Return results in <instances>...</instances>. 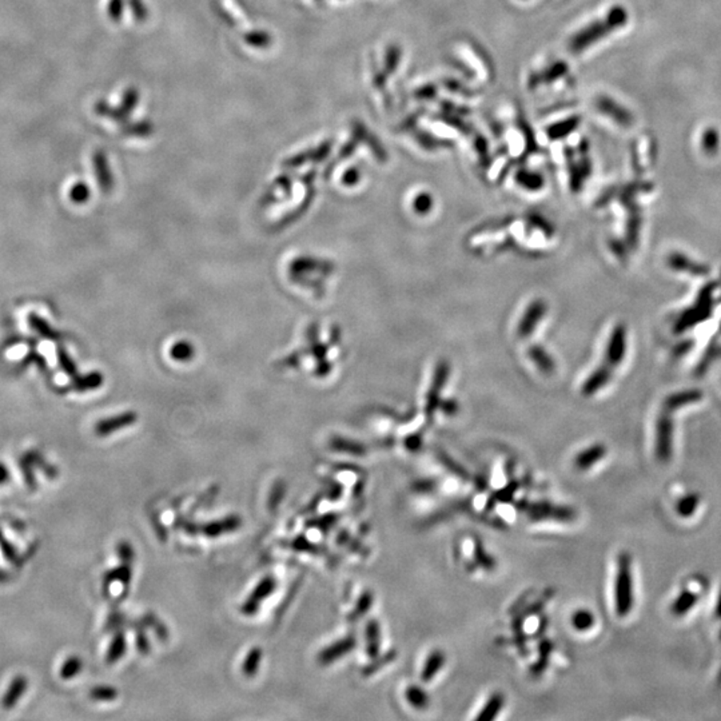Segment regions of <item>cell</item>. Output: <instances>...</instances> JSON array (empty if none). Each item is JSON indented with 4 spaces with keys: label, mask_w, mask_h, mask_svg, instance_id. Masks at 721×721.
Here are the masks:
<instances>
[{
    "label": "cell",
    "mask_w": 721,
    "mask_h": 721,
    "mask_svg": "<svg viewBox=\"0 0 721 721\" xmlns=\"http://www.w3.org/2000/svg\"><path fill=\"white\" fill-rule=\"evenodd\" d=\"M245 40L254 47H266L270 43V38L262 31H253L245 35Z\"/></svg>",
    "instance_id": "obj_40"
},
{
    "label": "cell",
    "mask_w": 721,
    "mask_h": 721,
    "mask_svg": "<svg viewBox=\"0 0 721 721\" xmlns=\"http://www.w3.org/2000/svg\"><path fill=\"white\" fill-rule=\"evenodd\" d=\"M701 146H703V150L707 153V154H715L717 153L719 147H720V134L719 131L713 127H710L707 130L703 132V137H701Z\"/></svg>",
    "instance_id": "obj_31"
},
{
    "label": "cell",
    "mask_w": 721,
    "mask_h": 721,
    "mask_svg": "<svg viewBox=\"0 0 721 721\" xmlns=\"http://www.w3.org/2000/svg\"><path fill=\"white\" fill-rule=\"evenodd\" d=\"M308 340H310V346H311V350L316 355L318 364H317V374L322 377V376H326L329 374L330 371V364L328 362L326 359V352H328V347H325V345H321L317 340V330L314 328H311L308 330Z\"/></svg>",
    "instance_id": "obj_16"
},
{
    "label": "cell",
    "mask_w": 721,
    "mask_h": 721,
    "mask_svg": "<svg viewBox=\"0 0 721 721\" xmlns=\"http://www.w3.org/2000/svg\"><path fill=\"white\" fill-rule=\"evenodd\" d=\"M91 696L95 700H100V701H113L118 696V692L113 686H96L91 692Z\"/></svg>",
    "instance_id": "obj_39"
},
{
    "label": "cell",
    "mask_w": 721,
    "mask_h": 721,
    "mask_svg": "<svg viewBox=\"0 0 721 721\" xmlns=\"http://www.w3.org/2000/svg\"><path fill=\"white\" fill-rule=\"evenodd\" d=\"M330 150V143H323L322 146H320L318 149H314V150H308L306 153H301V154L296 155L293 158H289L284 161V167H289V168H294V167H299V166L306 163V162H316V161H321L323 159L328 153Z\"/></svg>",
    "instance_id": "obj_17"
},
{
    "label": "cell",
    "mask_w": 721,
    "mask_h": 721,
    "mask_svg": "<svg viewBox=\"0 0 721 721\" xmlns=\"http://www.w3.org/2000/svg\"><path fill=\"white\" fill-rule=\"evenodd\" d=\"M546 302L543 299H534L532 304L525 310L520 323H519V335L520 338H526L536 330L537 325L543 321L546 314Z\"/></svg>",
    "instance_id": "obj_7"
},
{
    "label": "cell",
    "mask_w": 721,
    "mask_h": 721,
    "mask_svg": "<svg viewBox=\"0 0 721 721\" xmlns=\"http://www.w3.org/2000/svg\"><path fill=\"white\" fill-rule=\"evenodd\" d=\"M260 660H262V650L258 647L253 648V650H248V656L243 662V674H246L248 677H253L254 674L258 672V668H260Z\"/></svg>",
    "instance_id": "obj_33"
},
{
    "label": "cell",
    "mask_w": 721,
    "mask_h": 721,
    "mask_svg": "<svg viewBox=\"0 0 721 721\" xmlns=\"http://www.w3.org/2000/svg\"><path fill=\"white\" fill-rule=\"evenodd\" d=\"M698 596L695 592L686 591L681 592L676 599H674L672 606H671V612L674 613L676 617H684L686 613H689L698 604Z\"/></svg>",
    "instance_id": "obj_19"
},
{
    "label": "cell",
    "mask_w": 721,
    "mask_h": 721,
    "mask_svg": "<svg viewBox=\"0 0 721 721\" xmlns=\"http://www.w3.org/2000/svg\"><path fill=\"white\" fill-rule=\"evenodd\" d=\"M579 118L567 119V120H565V122H563L561 125H556V126H553V127L550 129V131H549V132H550L549 135H550L552 138L565 137V135H567V132L576 130V127L579 126Z\"/></svg>",
    "instance_id": "obj_36"
},
{
    "label": "cell",
    "mask_w": 721,
    "mask_h": 721,
    "mask_svg": "<svg viewBox=\"0 0 721 721\" xmlns=\"http://www.w3.org/2000/svg\"><path fill=\"white\" fill-rule=\"evenodd\" d=\"M82 669V662L76 657H72L70 660H67L66 664L63 665V669H62V677L63 679H69L72 677L75 674H78L79 671Z\"/></svg>",
    "instance_id": "obj_44"
},
{
    "label": "cell",
    "mask_w": 721,
    "mask_h": 721,
    "mask_svg": "<svg viewBox=\"0 0 721 721\" xmlns=\"http://www.w3.org/2000/svg\"><path fill=\"white\" fill-rule=\"evenodd\" d=\"M153 130L151 125L147 123V122H139L137 125H131L127 127V134L130 135H139V137H144V135H149Z\"/></svg>",
    "instance_id": "obj_46"
},
{
    "label": "cell",
    "mask_w": 721,
    "mask_h": 721,
    "mask_svg": "<svg viewBox=\"0 0 721 721\" xmlns=\"http://www.w3.org/2000/svg\"><path fill=\"white\" fill-rule=\"evenodd\" d=\"M338 521V517L335 514H328V516H323L321 517V521H314V522H308V525H313V526H320L321 531H329V528H331L335 522Z\"/></svg>",
    "instance_id": "obj_47"
},
{
    "label": "cell",
    "mask_w": 721,
    "mask_h": 721,
    "mask_svg": "<svg viewBox=\"0 0 721 721\" xmlns=\"http://www.w3.org/2000/svg\"><path fill=\"white\" fill-rule=\"evenodd\" d=\"M405 445L409 450H417L421 446V438L418 436H410V437L406 438Z\"/></svg>",
    "instance_id": "obj_55"
},
{
    "label": "cell",
    "mask_w": 721,
    "mask_h": 721,
    "mask_svg": "<svg viewBox=\"0 0 721 721\" xmlns=\"http://www.w3.org/2000/svg\"><path fill=\"white\" fill-rule=\"evenodd\" d=\"M330 448L333 450H337V451L353 454V456H365V453H367V448L361 442H355V441L343 437L331 438Z\"/></svg>",
    "instance_id": "obj_25"
},
{
    "label": "cell",
    "mask_w": 721,
    "mask_h": 721,
    "mask_svg": "<svg viewBox=\"0 0 721 721\" xmlns=\"http://www.w3.org/2000/svg\"><path fill=\"white\" fill-rule=\"evenodd\" d=\"M373 601H374V596H373V593L370 591L364 592V593L361 594L359 600L357 601V605H355L353 612H352L350 616H349V620H350V621H357V620H359L361 617H364V616L367 615V612H369V611L371 609V606H373Z\"/></svg>",
    "instance_id": "obj_30"
},
{
    "label": "cell",
    "mask_w": 721,
    "mask_h": 721,
    "mask_svg": "<svg viewBox=\"0 0 721 721\" xmlns=\"http://www.w3.org/2000/svg\"><path fill=\"white\" fill-rule=\"evenodd\" d=\"M137 645H138V650H139L141 653H149V650H150V642H149V640H147L146 635H144V632H142V630H139V632H138Z\"/></svg>",
    "instance_id": "obj_52"
},
{
    "label": "cell",
    "mask_w": 721,
    "mask_h": 721,
    "mask_svg": "<svg viewBox=\"0 0 721 721\" xmlns=\"http://www.w3.org/2000/svg\"><path fill=\"white\" fill-rule=\"evenodd\" d=\"M137 418H138V415H137V413H134V412L118 414L115 417H110L107 420L100 421L96 425V427H95V432H96L98 436L106 437V436H110L111 433H114L117 430L134 425L137 422Z\"/></svg>",
    "instance_id": "obj_11"
},
{
    "label": "cell",
    "mask_w": 721,
    "mask_h": 721,
    "mask_svg": "<svg viewBox=\"0 0 721 721\" xmlns=\"http://www.w3.org/2000/svg\"><path fill=\"white\" fill-rule=\"evenodd\" d=\"M284 488H282V485H278L274 488V493L272 495L270 498V502H269V507H277L281 501V498L284 496Z\"/></svg>",
    "instance_id": "obj_53"
},
{
    "label": "cell",
    "mask_w": 721,
    "mask_h": 721,
    "mask_svg": "<svg viewBox=\"0 0 721 721\" xmlns=\"http://www.w3.org/2000/svg\"><path fill=\"white\" fill-rule=\"evenodd\" d=\"M414 210L415 213L421 214V215H425L429 213L433 207V200L429 194H420L417 195V198L414 200Z\"/></svg>",
    "instance_id": "obj_38"
},
{
    "label": "cell",
    "mask_w": 721,
    "mask_h": 721,
    "mask_svg": "<svg viewBox=\"0 0 721 721\" xmlns=\"http://www.w3.org/2000/svg\"><path fill=\"white\" fill-rule=\"evenodd\" d=\"M669 265L674 269H676V270H689V272L696 274V275H705L707 274V267L698 266L696 263H692V260H686V257H683L680 254L671 255Z\"/></svg>",
    "instance_id": "obj_29"
},
{
    "label": "cell",
    "mask_w": 721,
    "mask_h": 721,
    "mask_svg": "<svg viewBox=\"0 0 721 721\" xmlns=\"http://www.w3.org/2000/svg\"><path fill=\"white\" fill-rule=\"evenodd\" d=\"M138 98H139V96H138V91H137L135 88H129V90L125 93V96H123V106H122L120 110H122L126 115H129L131 110H132V108H135V106H137V103H138Z\"/></svg>",
    "instance_id": "obj_42"
},
{
    "label": "cell",
    "mask_w": 721,
    "mask_h": 721,
    "mask_svg": "<svg viewBox=\"0 0 721 721\" xmlns=\"http://www.w3.org/2000/svg\"><path fill=\"white\" fill-rule=\"evenodd\" d=\"M71 200L76 203H83L90 198V190L86 183H76L71 189Z\"/></svg>",
    "instance_id": "obj_43"
},
{
    "label": "cell",
    "mask_w": 721,
    "mask_h": 721,
    "mask_svg": "<svg viewBox=\"0 0 721 721\" xmlns=\"http://www.w3.org/2000/svg\"><path fill=\"white\" fill-rule=\"evenodd\" d=\"M194 355V347L189 342H178L171 349V357L177 361H189Z\"/></svg>",
    "instance_id": "obj_37"
},
{
    "label": "cell",
    "mask_w": 721,
    "mask_h": 721,
    "mask_svg": "<svg viewBox=\"0 0 721 721\" xmlns=\"http://www.w3.org/2000/svg\"><path fill=\"white\" fill-rule=\"evenodd\" d=\"M516 179L524 189L540 190L543 188V178L538 174L520 171V173H517Z\"/></svg>",
    "instance_id": "obj_34"
},
{
    "label": "cell",
    "mask_w": 721,
    "mask_h": 721,
    "mask_svg": "<svg viewBox=\"0 0 721 721\" xmlns=\"http://www.w3.org/2000/svg\"><path fill=\"white\" fill-rule=\"evenodd\" d=\"M94 170L96 174V179L100 185V189L103 191H110L113 189L114 180L111 177V171L107 163L106 155L103 151H96L94 154Z\"/></svg>",
    "instance_id": "obj_15"
},
{
    "label": "cell",
    "mask_w": 721,
    "mask_h": 721,
    "mask_svg": "<svg viewBox=\"0 0 721 721\" xmlns=\"http://www.w3.org/2000/svg\"><path fill=\"white\" fill-rule=\"evenodd\" d=\"M715 612H716L717 618H721V589L720 593H719V597H717V601H716V609H715Z\"/></svg>",
    "instance_id": "obj_57"
},
{
    "label": "cell",
    "mask_w": 721,
    "mask_h": 721,
    "mask_svg": "<svg viewBox=\"0 0 721 721\" xmlns=\"http://www.w3.org/2000/svg\"><path fill=\"white\" fill-rule=\"evenodd\" d=\"M450 374V367L449 364L446 361H442L438 364L436 367V371H434V376H433V382H432V386L429 389V393L426 396V415L427 417H433L436 410H437L438 406H439V397H441V391L445 388L448 379H449Z\"/></svg>",
    "instance_id": "obj_4"
},
{
    "label": "cell",
    "mask_w": 721,
    "mask_h": 721,
    "mask_svg": "<svg viewBox=\"0 0 721 721\" xmlns=\"http://www.w3.org/2000/svg\"><path fill=\"white\" fill-rule=\"evenodd\" d=\"M118 555L119 557H120V560H122V561H125V563H127V564H130L131 561H132V558L135 556V555H134V550H132V548H131V545L129 544V543H122V544H119Z\"/></svg>",
    "instance_id": "obj_49"
},
{
    "label": "cell",
    "mask_w": 721,
    "mask_h": 721,
    "mask_svg": "<svg viewBox=\"0 0 721 721\" xmlns=\"http://www.w3.org/2000/svg\"><path fill=\"white\" fill-rule=\"evenodd\" d=\"M242 525V520L237 516L226 517L224 520L212 521L202 526L201 532L207 537H218L226 533L234 532Z\"/></svg>",
    "instance_id": "obj_13"
},
{
    "label": "cell",
    "mask_w": 721,
    "mask_h": 721,
    "mask_svg": "<svg viewBox=\"0 0 721 721\" xmlns=\"http://www.w3.org/2000/svg\"><path fill=\"white\" fill-rule=\"evenodd\" d=\"M445 662H446V656L442 650H432L424 662V667L421 671V680L424 683H430L441 672Z\"/></svg>",
    "instance_id": "obj_14"
},
{
    "label": "cell",
    "mask_w": 721,
    "mask_h": 721,
    "mask_svg": "<svg viewBox=\"0 0 721 721\" xmlns=\"http://www.w3.org/2000/svg\"><path fill=\"white\" fill-rule=\"evenodd\" d=\"M24 686H25V683H24V680L22 677H19V679H18V680L12 684L11 689H10L8 695L4 698V705H6V707H11L12 704L18 700V698L21 696V693L23 692Z\"/></svg>",
    "instance_id": "obj_41"
},
{
    "label": "cell",
    "mask_w": 721,
    "mask_h": 721,
    "mask_svg": "<svg viewBox=\"0 0 721 721\" xmlns=\"http://www.w3.org/2000/svg\"><path fill=\"white\" fill-rule=\"evenodd\" d=\"M358 179H359V174H358V171H357L355 168H352V170H347V171L345 173V175H343V183H345V185L352 186V185H354V183L358 182Z\"/></svg>",
    "instance_id": "obj_54"
},
{
    "label": "cell",
    "mask_w": 721,
    "mask_h": 721,
    "mask_svg": "<svg viewBox=\"0 0 721 721\" xmlns=\"http://www.w3.org/2000/svg\"><path fill=\"white\" fill-rule=\"evenodd\" d=\"M393 659H394V654H393V653H388L386 656L379 657H379H376V659H374L376 662H374V664H371V665H370V668L367 667V674H373L374 671H377V667H381V665H383V664H388V662H391Z\"/></svg>",
    "instance_id": "obj_51"
},
{
    "label": "cell",
    "mask_w": 721,
    "mask_h": 721,
    "mask_svg": "<svg viewBox=\"0 0 721 721\" xmlns=\"http://www.w3.org/2000/svg\"><path fill=\"white\" fill-rule=\"evenodd\" d=\"M572 625L579 632H587L594 627L596 618L589 609H577L572 616Z\"/></svg>",
    "instance_id": "obj_28"
},
{
    "label": "cell",
    "mask_w": 721,
    "mask_h": 721,
    "mask_svg": "<svg viewBox=\"0 0 721 721\" xmlns=\"http://www.w3.org/2000/svg\"><path fill=\"white\" fill-rule=\"evenodd\" d=\"M596 107H597V110L601 114L606 115L609 119H612L613 122H616L621 127L628 129L635 122L632 113L628 108H625V107L621 106L618 102H616L615 99L609 98V96H605V95L599 96L596 99Z\"/></svg>",
    "instance_id": "obj_6"
},
{
    "label": "cell",
    "mask_w": 721,
    "mask_h": 721,
    "mask_svg": "<svg viewBox=\"0 0 721 721\" xmlns=\"http://www.w3.org/2000/svg\"><path fill=\"white\" fill-rule=\"evenodd\" d=\"M703 398V393L698 391H681V393H674L672 396H669L665 403H664V408L667 412H672L674 409H679V408H683L686 405L689 403H695L698 402Z\"/></svg>",
    "instance_id": "obj_20"
},
{
    "label": "cell",
    "mask_w": 721,
    "mask_h": 721,
    "mask_svg": "<svg viewBox=\"0 0 721 721\" xmlns=\"http://www.w3.org/2000/svg\"><path fill=\"white\" fill-rule=\"evenodd\" d=\"M405 698L408 700V703L415 710H425V708L429 707V701H430L429 700V695L426 693L421 686H408V689L405 692Z\"/></svg>",
    "instance_id": "obj_27"
},
{
    "label": "cell",
    "mask_w": 721,
    "mask_h": 721,
    "mask_svg": "<svg viewBox=\"0 0 721 721\" xmlns=\"http://www.w3.org/2000/svg\"><path fill=\"white\" fill-rule=\"evenodd\" d=\"M606 454V448L601 444L592 445L582 451H579L577 457L575 458V465L579 471H589L597 462L601 461Z\"/></svg>",
    "instance_id": "obj_12"
},
{
    "label": "cell",
    "mask_w": 721,
    "mask_h": 721,
    "mask_svg": "<svg viewBox=\"0 0 721 721\" xmlns=\"http://www.w3.org/2000/svg\"><path fill=\"white\" fill-rule=\"evenodd\" d=\"M355 645H357V640L354 636L353 635L346 636L343 639L333 642L330 647L322 650L318 656V660L322 665H329L331 662L342 659L345 654L350 653L352 650H354Z\"/></svg>",
    "instance_id": "obj_10"
},
{
    "label": "cell",
    "mask_w": 721,
    "mask_h": 721,
    "mask_svg": "<svg viewBox=\"0 0 721 721\" xmlns=\"http://www.w3.org/2000/svg\"><path fill=\"white\" fill-rule=\"evenodd\" d=\"M615 609L618 617H627L633 609V575L632 557L627 552L621 553L617 560L616 573Z\"/></svg>",
    "instance_id": "obj_2"
},
{
    "label": "cell",
    "mask_w": 721,
    "mask_h": 721,
    "mask_svg": "<svg viewBox=\"0 0 721 721\" xmlns=\"http://www.w3.org/2000/svg\"><path fill=\"white\" fill-rule=\"evenodd\" d=\"M445 413L454 414L457 412V403L456 401H446L444 403Z\"/></svg>",
    "instance_id": "obj_56"
},
{
    "label": "cell",
    "mask_w": 721,
    "mask_h": 721,
    "mask_svg": "<svg viewBox=\"0 0 721 721\" xmlns=\"http://www.w3.org/2000/svg\"><path fill=\"white\" fill-rule=\"evenodd\" d=\"M528 355L531 357V359L536 364V367H538V370H541L545 374H550V373L555 371V369H556L555 361L552 359L550 355L545 352L541 346H537V345L532 346L528 350Z\"/></svg>",
    "instance_id": "obj_24"
},
{
    "label": "cell",
    "mask_w": 721,
    "mask_h": 721,
    "mask_svg": "<svg viewBox=\"0 0 721 721\" xmlns=\"http://www.w3.org/2000/svg\"><path fill=\"white\" fill-rule=\"evenodd\" d=\"M609 379H611V371L606 367H599L585 381V383L582 386V393L585 396H592L605 386L609 382Z\"/></svg>",
    "instance_id": "obj_23"
},
{
    "label": "cell",
    "mask_w": 721,
    "mask_h": 721,
    "mask_svg": "<svg viewBox=\"0 0 721 721\" xmlns=\"http://www.w3.org/2000/svg\"><path fill=\"white\" fill-rule=\"evenodd\" d=\"M625 346H627V330L623 325H617L611 334L606 347V359L611 365H618L623 361L625 354Z\"/></svg>",
    "instance_id": "obj_9"
},
{
    "label": "cell",
    "mask_w": 721,
    "mask_h": 721,
    "mask_svg": "<svg viewBox=\"0 0 721 721\" xmlns=\"http://www.w3.org/2000/svg\"><path fill=\"white\" fill-rule=\"evenodd\" d=\"M126 648H127V642H126V636H125V633H118V635L114 638L113 642H111V645H110V648H108V652H107V662H118L119 659H122V656L126 653Z\"/></svg>",
    "instance_id": "obj_32"
},
{
    "label": "cell",
    "mask_w": 721,
    "mask_h": 721,
    "mask_svg": "<svg viewBox=\"0 0 721 721\" xmlns=\"http://www.w3.org/2000/svg\"><path fill=\"white\" fill-rule=\"evenodd\" d=\"M331 269H333V266L329 265V263H326V262H323V260H313V258H299L296 262H293V265L290 267V272H292V275L298 277V275L308 274V272H313V270H317V272H329Z\"/></svg>",
    "instance_id": "obj_18"
},
{
    "label": "cell",
    "mask_w": 721,
    "mask_h": 721,
    "mask_svg": "<svg viewBox=\"0 0 721 721\" xmlns=\"http://www.w3.org/2000/svg\"><path fill=\"white\" fill-rule=\"evenodd\" d=\"M107 11H108V16L111 21L119 22L122 18V11H123V0H108Z\"/></svg>",
    "instance_id": "obj_45"
},
{
    "label": "cell",
    "mask_w": 721,
    "mask_h": 721,
    "mask_svg": "<svg viewBox=\"0 0 721 721\" xmlns=\"http://www.w3.org/2000/svg\"><path fill=\"white\" fill-rule=\"evenodd\" d=\"M293 546L296 548L298 550H301V552H314V553H316V552H317V549H318V546H317V545L308 543L306 538H302V537H298V538H296V541L293 543Z\"/></svg>",
    "instance_id": "obj_50"
},
{
    "label": "cell",
    "mask_w": 721,
    "mask_h": 721,
    "mask_svg": "<svg viewBox=\"0 0 721 721\" xmlns=\"http://www.w3.org/2000/svg\"><path fill=\"white\" fill-rule=\"evenodd\" d=\"M367 653L370 659L379 657L381 650V628L376 620H370L365 629Z\"/></svg>",
    "instance_id": "obj_22"
},
{
    "label": "cell",
    "mask_w": 721,
    "mask_h": 721,
    "mask_svg": "<svg viewBox=\"0 0 721 721\" xmlns=\"http://www.w3.org/2000/svg\"><path fill=\"white\" fill-rule=\"evenodd\" d=\"M656 457L660 462L671 461L674 453V421L665 410L656 424Z\"/></svg>",
    "instance_id": "obj_3"
},
{
    "label": "cell",
    "mask_w": 721,
    "mask_h": 721,
    "mask_svg": "<svg viewBox=\"0 0 721 721\" xmlns=\"http://www.w3.org/2000/svg\"><path fill=\"white\" fill-rule=\"evenodd\" d=\"M700 501H701V498H700L698 493L686 495L683 498H680L677 501V504H676L677 514L680 517H683V519H688V517L693 516L696 513V510H698Z\"/></svg>",
    "instance_id": "obj_26"
},
{
    "label": "cell",
    "mask_w": 721,
    "mask_h": 721,
    "mask_svg": "<svg viewBox=\"0 0 721 721\" xmlns=\"http://www.w3.org/2000/svg\"><path fill=\"white\" fill-rule=\"evenodd\" d=\"M131 577H132V573H131V567L127 563H125L123 565L111 570L108 575H107V582H111V581H115L118 579L122 584L125 585H129L130 584Z\"/></svg>",
    "instance_id": "obj_35"
},
{
    "label": "cell",
    "mask_w": 721,
    "mask_h": 721,
    "mask_svg": "<svg viewBox=\"0 0 721 721\" xmlns=\"http://www.w3.org/2000/svg\"><path fill=\"white\" fill-rule=\"evenodd\" d=\"M529 516L534 521L556 520L570 522L576 519V512L569 507H557L548 502H536L529 508Z\"/></svg>",
    "instance_id": "obj_5"
},
{
    "label": "cell",
    "mask_w": 721,
    "mask_h": 721,
    "mask_svg": "<svg viewBox=\"0 0 721 721\" xmlns=\"http://www.w3.org/2000/svg\"><path fill=\"white\" fill-rule=\"evenodd\" d=\"M628 19L629 15L627 8H624L623 6L612 7L605 15V18L587 25L573 36L569 45L570 47L569 50L573 52H581L587 50L592 45H596L597 42L605 39L616 30L623 28L628 23Z\"/></svg>",
    "instance_id": "obj_1"
},
{
    "label": "cell",
    "mask_w": 721,
    "mask_h": 721,
    "mask_svg": "<svg viewBox=\"0 0 721 721\" xmlns=\"http://www.w3.org/2000/svg\"><path fill=\"white\" fill-rule=\"evenodd\" d=\"M275 579L267 576L260 579V584L254 588L253 593L248 597V600L242 605V612L246 616H254L260 609V603H263L274 589H275Z\"/></svg>",
    "instance_id": "obj_8"
},
{
    "label": "cell",
    "mask_w": 721,
    "mask_h": 721,
    "mask_svg": "<svg viewBox=\"0 0 721 721\" xmlns=\"http://www.w3.org/2000/svg\"><path fill=\"white\" fill-rule=\"evenodd\" d=\"M505 705V698L502 693H493L490 698H488V701L485 703L484 707L481 712L477 715L475 720L478 721H490L495 720L497 716L500 715V712L502 710Z\"/></svg>",
    "instance_id": "obj_21"
},
{
    "label": "cell",
    "mask_w": 721,
    "mask_h": 721,
    "mask_svg": "<svg viewBox=\"0 0 721 721\" xmlns=\"http://www.w3.org/2000/svg\"><path fill=\"white\" fill-rule=\"evenodd\" d=\"M130 7L137 21H144L147 18V10L143 6L142 0H130Z\"/></svg>",
    "instance_id": "obj_48"
}]
</instances>
